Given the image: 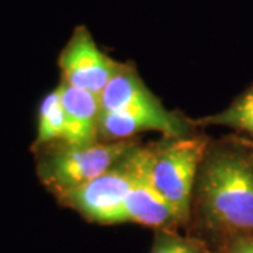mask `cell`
I'll return each mask as SVG.
<instances>
[{"label": "cell", "mask_w": 253, "mask_h": 253, "mask_svg": "<svg viewBox=\"0 0 253 253\" xmlns=\"http://www.w3.org/2000/svg\"><path fill=\"white\" fill-rule=\"evenodd\" d=\"M134 222L156 231H176L181 225L173 207L156 190L151 174V149L142 148L139 173L126 196L120 214V224Z\"/></svg>", "instance_id": "6"}, {"label": "cell", "mask_w": 253, "mask_h": 253, "mask_svg": "<svg viewBox=\"0 0 253 253\" xmlns=\"http://www.w3.org/2000/svg\"><path fill=\"white\" fill-rule=\"evenodd\" d=\"M151 253H211V251L200 238L181 236L176 231H156Z\"/></svg>", "instance_id": "12"}, {"label": "cell", "mask_w": 253, "mask_h": 253, "mask_svg": "<svg viewBox=\"0 0 253 253\" xmlns=\"http://www.w3.org/2000/svg\"><path fill=\"white\" fill-rule=\"evenodd\" d=\"M135 139L97 141L90 145L55 142L40 148L38 176L55 196L79 187L107 172L136 149Z\"/></svg>", "instance_id": "2"}, {"label": "cell", "mask_w": 253, "mask_h": 253, "mask_svg": "<svg viewBox=\"0 0 253 253\" xmlns=\"http://www.w3.org/2000/svg\"><path fill=\"white\" fill-rule=\"evenodd\" d=\"M65 131V113H63L59 86L48 93L40 104L38 128L34 148L40 149L46 145L61 142Z\"/></svg>", "instance_id": "10"}, {"label": "cell", "mask_w": 253, "mask_h": 253, "mask_svg": "<svg viewBox=\"0 0 253 253\" xmlns=\"http://www.w3.org/2000/svg\"><path fill=\"white\" fill-rule=\"evenodd\" d=\"M201 126H222L253 136V86L238 96L229 107L215 116L201 118Z\"/></svg>", "instance_id": "11"}, {"label": "cell", "mask_w": 253, "mask_h": 253, "mask_svg": "<svg viewBox=\"0 0 253 253\" xmlns=\"http://www.w3.org/2000/svg\"><path fill=\"white\" fill-rule=\"evenodd\" d=\"M221 253H253V236H239L221 246Z\"/></svg>", "instance_id": "13"}, {"label": "cell", "mask_w": 253, "mask_h": 253, "mask_svg": "<svg viewBox=\"0 0 253 253\" xmlns=\"http://www.w3.org/2000/svg\"><path fill=\"white\" fill-rule=\"evenodd\" d=\"M145 131H161L166 138H181L187 132V126L163 106L121 110L100 116V141L131 139L132 135Z\"/></svg>", "instance_id": "7"}, {"label": "cell", "mask_w": 253, "mask_h": 253, "mask_svg": "<svg viewBox=\"0 0 253 253\" xmlns=\"http://www.w3.org/2000/svg\"><path fill=\"white\" fill-rule=\"evenodd\" d=\"M193 212L218 246L253 236V141L208 142L194 183Z\"/></svg>", "instance_id": "1"}, {"label": "cell", "mask_w": 253, "mask_h": 253, "mask_svg": "<svg viewBox=\"0 0 253 253\" xmlns=\"http://www.w3.org/2000/svg\"><path fill=\"white\" fill-rule=\"evenodd\" d=\"M204 138H168L149 145L151 174L156 190L176 211L181 225L191 219L193 190L207 151Z\"/></svg>", "instance_id": "3"}, {"label": "cell", "mask_w": 253, "mask_h": 253, "mask_svg": "<svg viewBox=\"0 0 253 253\" xmlns=\"http://www.w3.org/2000/svg\"><path fill=\"white\" fill-rule=\"evenodd\" d=\"M158 106H162L161 100L155 97L154 93L145 86L142 79L138 76L135 68L128 63L123 66L117 75H114V78L107 83L106 89L100 94L101 114Z\"/></svg>", "instance_id": "9"}, {"label": "cell", "mask_w": 253, "mask_h": 253, "mask_svg": "<svg viewBox=\"0 0 253 253\" xmlns=\"http://www.w3.org/2000/svg\"><path fill=\"white\" fill-rule=\"evenodd\" d=\"M142 148L144 146L139 145L123 161L96 179L58 194V201L78 211L90 222L103 225L120 224L124 201L139 173Z\"/></svg>", "instance_id": "4"}, {"label": "cell", "mask_w": 253, "mask_h": 253, "mask_svg": "<svg viewBox=\"0 0 253 253\" xmlns=\"http://www.w3.org/2000/svg\"><path fill=\"white\" fill-rule=\"evenodd\" d=\"M61 101L65 113V131L61 142L90 145L100 141L99 123L101 116L100 97L90 91L59 84Z\"/></svg>", "instance_id": "8"}, {"label": "cell", "mask_w": 253, "mask_h": 253, "mask_svg": "<svg viewBox=\"0 0 253 253\" xmlns=\"http://www.w3.org/2000/svg\"><path fill=\"white\" fill-rule=\"evenodd\" d=\"M58 65L62 82L99 96L124 62H118L103 52L86 26H78L59 54Z\"/></svg>", "instance_id": "5"}]
</instances>
